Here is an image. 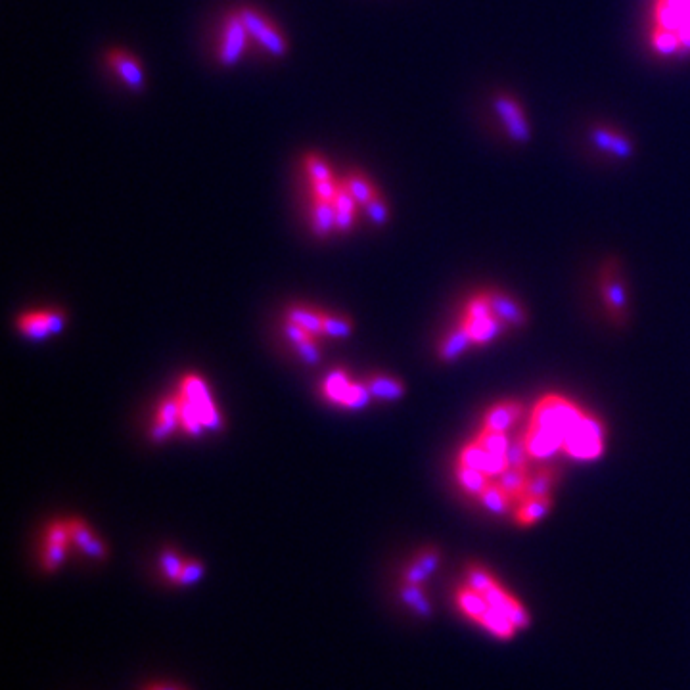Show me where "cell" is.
Instances as JSON below:
<instances>
[{
	"mask_svg": "<svg viewBox=\"0 0 690 690\" xmlns=\"http://www.w3.org/2000/svg\"><path fill=\"white\" fill-rule=\"evenodd\" d=\"M106 60L110 64V68L114 69L115 75L133 91H140L144 87V71L142 66L138 64L137 58H133L129 52L125 50H110L106 54Z\"/></svg>",
	"mask_w": 690,
	"mask_h": 690,
	"instance_id": "9a60e30c",
	"label": "cell"
},
{
	"mask_svg": "<svg viewBox=\"0 0 690 690\" xmlns=\"http://www.w3.org/2000/svg\"><path fill=\"white\" fill-rule=\"evenodd\" d=\"M472 340L466 332V328L462 324H457L455 328H451L441 342L437 344V359L441 363H455L459 361L460 357L472 347Z\"/></svg>",
	"mask_w": 690,
	"mask_h": 690,
	"instance_id": "ac0fdd59",
	"label": "cell"
},
{
	"mask_svg": "<svg viewBox=\"0 0 690 690\" xmlns=\"http://www.w3.org/2000/svg\"><path fill=\"white\" fill-rule=\"evenodd\" d=\"M606 451V424L597 414L587 413L566 437L562 453L575 462H593Z\"/></svg>",
	"mask_w": 690,
	"mask_h": 690,
	"instance_id": "7a4b0ae2",
	"label": "cell"
},
{
	"mask_svg": "<svg viewBox=\"0 0 690 690\" xmlns=\"http://www.w3.org/2000/svg\"><path fill=\"white\" fill-rule=\"evenodd\" d=\"M441 551L439 547H424L416 552L413 562L407 566V570L401 575L403 583H413V585H424V581L436 572L441 564Z\"/></svg>",
	"mask_w": 690,
	"mask_h": 690,
	"instance_id": "e0dca14e",
	"label": "cell"
},
{
	"mask_svg": "<svg viewBox=\"0 0 690 690\" xmlns=\"http://www.w3.org/2000/svg\"><path fill=\"white\" fill-rule=\"evenodd\" d=\"M334 211H336V230L340 232H347L355 225V217H357V200L349 194V190L345 188L342 181L338 186V192L334 196Z\"/></svg>",
	"mask_w": 690,
	"mask_h": 690,
	"instance_id": "7402d4cb",
	"label": "cell"
},
{
	"mask_svg": "<svg viewBox=\"0 0 690 690\" xmlns=\"http://www.w3.org/2000/svg\"><path fill=\"white\" fill-rule=\"evenodd\" d=\"M457 462L464 464V466H470V468H476V470H482L491 480H497L508 470L506 457H495V455L487 453L476 439H472L460 447Z\"/></svg>",
	"mask_w": 690,
	"mask_h": 690,
	"instance_id": "ba28073f",
	"label": "cell"
},
{
	"mask_svg": "<svg viewBox=\"0 0 690 690\" xmlns=\"http://www.w3.org/2000/svg\"><path fill=\"white\" fill-rule=\"evenodd\" d=\"M497 106V112L501 115L503 123L506 125V131L508 135L522 142V140H528L529 138V125L528 119H526V114H524V108L520 106V102L512 96H501L497 98L495 102Z\"/></svg>",
	"mask_w": 690,
	"mask_h": 690,
	"instance_id": "4fadbf2b",
	"label": "cell"
},
{
	"mask_svg": "<svg viewBox=\"0 0 690 690\" xmlns=\"http://www.w3.org/2000/svg\"><path fill=\"white\" fill-rule=\"evenodd\" d=\"M69 535H71V543L83 552L85 556L94 558V560H104L108 556V549L106 545L92 533V529L87 526L85 520L81 518H69L68 520Z\"/></svg>",
	"mask_w": 690,
	"mask_h": 690,
	"instance_id": "2e32d148",
	"label": "cell"
},
{
	"mask_svg": "<svg viewBox=\"0 0 690 690\" xmlns=\"http://www.w3.org/2000/svg\"><path fill=\"white\" fill-rule=\"evenodd\" d=\"M554 501L552 497H526L520 503L514 505L512 520L514 526L520 529H529L543 522L551 514Z\"/></svg>",
	"mask_w": 690,
	"mask_h": 690,
	"instance_id": "7c38bea8",
	"label": "cell"
},
{
	"mask_svg": "<svg viewBox=\"0 0 690 690\" xmlns=\"http://www.w3.org/2000/svg\"><path fill=\"white\" fill-rule=\"evenodd\" d=\"M485 290H487V296L491 301L493 315L505 322L508 328L522 330L524 326H528V311L518 299L512 298L508 292L501 290V288H485Z\"/></svg>",
	"mask_w": 690,
	"mask_h": 690,
	"instance_id": "9c48e42d",
	"label": "cell"
},
{
	"mask_svg": "<svg viewBox=\"0 0 690 690\" xmlns=\"http://www.w3.org/2000/svg\"><path fill=\"white\" fill-rule=\"evenodd\" d=\"M593 140L597 142L600 148H604V150H608V152H612V154H616V156L627 158V156H631V152H633V150H631V142H629L627 138L618 135V133H614V131L597 129V131L593 133Z\"/></svg>",
	"mask_w": 690,
	"mask_h": 690,
	"instance_id": "836d02e7",
	"label": "cell"
},
{
	"mask_svg": "<svg viewBox=\"0 0 690 690\" xmlns=\"http://www.w3.org/2000/svg\"><path fill=\"white\" fill-rule=\"evenodd\" d=\"M303 167H305V173H307L309 181L332 179L330 165L324 161V158L317 156V154H307V156L303 158Z\"/></svg>",
	"mask_w": 690,
	"mask_h": 690,
	"instance_id": "ab89813d",
	"label": "cell"
},
{
	"mask_svg": "<svg viewBox=\"0 0 690 690\" xmlns=\"http://www.w3.org/2000/svg\"><path fill=\"white\" fill-rule=\"evenodd\" d=\"M284 334L286 338L294 345L305 344V342H315L319 340V336H315L313 332L305 330L303 326H299L296 322L286 321L284 324Z\"/></svg>",
	"mask_w": 690,
	"mask_h": 690,
	"instance_id": "ee69618b",
	"label": "cell"
},
{
	"mask_svg": "<svg viewBox=\"0 0 690 690\" xmlns=\"http://www.w3.org/2000/svg\"><path fill=\"white\" fill-rule=\"evenodd\" d=\"M71 543V535H69L68 520H56L52 524H48L46 528V547L45 556H43V566L46 572H54L58 570L66 556H68V545Z\"/></svg>",
	"mask_w": 690,
	"mask_h": 690,
	"instance_id": "8fae6325",
	"label": "cell"
},
{
	"mask_svg": "<svg viewBox=\"0 0 690 690\" xmlns=\"http://www.w3.org/2000/svg\"><path fill=\"white\" fill-rule=\"evenodd\" d=\"M248 37H250V31L244 20L240 18L238 10L229 14L221 25V37H219V48H217L219 64L225 68L236 66L246 50Z\"/></svg>",
	"mask_w": 690,
	"mask_h": 690,
	"instance_id": "277c9868",
	"label": "cell"
},
{
	"mask_svg": "<svg viewBox=\"0 0 690 690\" xmlns=\"http://www.w3.org/2000/svg\"><path fill=\"white\" fill-rule=\"evenodd\" d=\"M16 326L29 340H48L64 330L66 315L64 311H58V309L27 311L18 317Z\"/></svg>",
	"mask_w": 690,
	"mask_h": 690,
	"instance_id": "8992f818",
	"label": "cell"
},
{
	"mask_svg": "<svg viewBox=\"0 0 690 690\" xmlns=\"http://www.w3.org/2000/svg\"><path fill=\"white\" fill-rule=\"evenodd\" d=\"M399 595L403 598V602L407 606L413 608L414 614L420 618H430L432 616V604L426 598V593L422 589V585H413V583H401Z\"/></svg>",
	"mask_w": 690,
	"mask_h": 690,
	"instance_id": "f1b7e54d",
	"label": "cell"
},
{
	"mask_svg": "<svg viewBox=\"0 0 690 690\" xmlns=\"http://www.w3.org/2000/svg\"><path fill=\"white\" fill-rule=\"evenodd\" d=\"M355 384V380H351L347 376L345 370H332L326 378H324V384H322V395L330 401V403H336L342 407V403L347 397V393L351 391Z\"/></svg>",
	"mask_w": 690,
	"mask_h": 690,
	"instance_id": "4316f807",
	"label": "cell"
},
{
	"mask_svg": "<svg viewBox=\"0 0 690 690\" xmlns=\"http://www.w3.org/2000/svg\"><path fill=\"white\" fill-rule=\"evenodd\" d=\"M522 416H524V405L520 401L503 399L485 409L480 428L493 430V432H510L520 422Z\"/></svg>",
	"mask_w": 690,
	"mask_h": 690,
	"instance_id": "30bf717a",
	"label": "cell"
},
{
	"mask_svg": "<svg viewBox=\"0 0 690 690\" xmlns=\"http://www.w3.org/2000/svg\"><path fill=\"white\" fill-rule=\"evenodd\" d=\"M353 334V322L345 317H336L322 311V336L326 338H349Z\"/></svg>",
	"mask_w": 690,
	"mask_h": 690,
	"instance_id": "8d00e7d4",
	"label": "cell"
},
{
	"mask_svg": "<svg viewBox=\"0 0 690 690\" xmlns=\"http://www.w3.org/2000/svg\"><path fill=\"white\" fill-rule=\"evenodd\" d=\"M529 470H522V468H508L503 476H499L495 482L499 483L506 493L510 495V499L514 503H520L522 499H526V491H528Z\"/></svg>",
	"mask_w": 690,
	"mask_h": 690,
	"instance_id": "83f0119b",
	"label": "cell"
},
{
	"mask_svg": "<svg viewBox=\"0 0 690 690\" xmlns=\"http://www.w3.org/2000/svg\"><path fill=\"white\" fill-rule=\"evenodd\" d=\"M365 384L372 399H378V401H399L405 395V384L397 378L384 376V374L370 376Z\"/></svg>",
	"mask_w": 690,
	"mask_h": 690,
	"instance_id": "603a6c76",
	"label": "cell"
},
{
	"mask_svg": "<svg viewBox=\"0 0 690 690\" xmlns=\"http://www.w3.org/2000/svg\"><path fill=\"white\" fill-rule=\"evenodd\" d=\"M299 359L307 365H317L321 361V353L317 347V340L315 342H305V344L296 345Z\"/></svg>",
	"mask_w": 690,
	"mask_h": 690,
	"instance_id": "f6af8a7d",
	"label": "cell"
},
{
	"mask_svg": "<svg viewBox=\"0 0 690 690\" xmlns=\"http://www.w3.org/2000/svg\"><path fill=\"white\" fill-rule=\"evenodd\" d=\"M142 690H184L181 689V687H177V685H148V687H144Z\"/></svg>",
	"mask_w": 690,
	"mask_h": 690,
	"instance_id": "bcb514c9",
	"label": "cell"
},
{
	"mask_svg": "<svg viewBox=\"0 0 690 690\" xmlns=\"http://www.w3.org/2000/svg\"><path fill=\"white\" fill-rule=\"evenodd\" d=\"M455 602L459 608L460 614L466 616L468 620L474 621L480 625L483 616L489 612L491 604L487 602V598L480 591L472 589L470 585H460L459 589L455 591Z\"/></svg>",
	"mask_w": 690,
	"mask_h": 690,
	"instance_id": "ffe728a7",
	"label": "cell"
},
{
	"mask_svg": "<svg viewBox=\"0 0 690 690\" xmlns=\"http://www.w3.org/2000/svg\"><path fill=\"white\" fill-rule=\"evenodd\" d=\"M489 315H493V309H491L487 290H480L464 301L462 319H480V317H489Z\"/></svg>",
	"mask_w": 690,
	"mask_h": 690,
	"instance_id": "e575fe53",
	"label": "cell"
},
{
	"mask_svg": "<svg viewBox=\"0 0 690 690\" xmlns=\"http://www.w3.org/2000/svg\"><path fill=\"white\" fill-rule=\"evenodd\" d=\"M455 480L459 483L460 489L464 495L478 499L482 495L483 489L493 482L485 472L464 466L460 462H455Z\"/></svg>",
	"mask_w": 690,
	"mask_h": 690,
	"instance_id": "44dd1931",
	"label": "cell"
},
{
	"mask_svg": "<svg viewBox=\"0 0 690 690\" xmlns=\"http://www.w3.org/2000/svg\"><path fill=\"white\" fill-rule=\"evenodd\" d=\"M342 184L349 190V194L357 200L359 206H367L368 202H370L374 196L380 194V192L374 188V184L370 183L367 177L361 175V173H349L347 177L342 179Z\"/></svg>",
	"mask_w": 690,
	"mask_h": 690,
	"instance_id": "f546056e",
	"label": "cell"
},
{
	"mask_svg": "<svg viewBox=\"0 0 690 690\" xmlns=\"http://www.w3.org/2000/svg\"><path fill=\"white\" fill-rule=\"evenodd\" d=\"M365 209H367L368 219H370L374 225H386V223H388V219H390V207H388L386 200H384L380 194L374 196V198L368 202L367 206H365Z\"/></svg>",
	"mask_w": 690,
	"mask_h": 690,
	"instance_id": "7bdbcfd3",
	"label": "cell"
},
{
	"mask_svg": "<svg viewBox=\"0 0 690 690\" xmlns=\"http://www.w3.org/2000/svg\"><path fill=\"white\" fill-rule=\"evenodd\" d=\"M177 426H181V418H179V399H177V395H175V397L163 399L160 405H158L156 422H154V426H152L150 437H152L156 443H161V441H165L167 437L175 432Z\"/></svg>",
	"mask_w": 690,
	"mask_h": 690,
	"instance_id": "d6986e66",
	"label": "cell"
},
{
	"mask_svg": "<svg viewBox=\"0 0 690 690\" xmlns=\"http://www.w3.org/2000/svg\"><path fill=\"white\" fill-rule=\"evenodd\" d=\"M506 460H508V468H522V470H528L531 455H529L524 434H520V436L512 439L510 449H508V453H506Z\"/></svg>",
	"mask_w": 690,
	"mask_h": 690,
	"instance_id": "74e56055",
	"label": "cell"
},
{
	"mask_svg": "<svg viewBox=\"0 0 690 690\" xmlns=\"http://www.w3.org/2000/svg\"><path fill=\"white\" fill-rule=\"evenodd\" d=\"M183 566L184 560L181 558V554H179V552L173 551V549H165V551L161 552V574H163V577H165L167 581H171L173 585H175L177 577H179V574H181Z\"/></svg>",
	"mask_w": 690,
	"mask_h": 690,
	"instance_id": "f35d334b",
	"label": "cell"
},
{
	"mask_svg": "<svg viewBox=\"0 0 690 690\" xmlns=\"http://www.w3.org/2000/svg\"><path fill=\"white\" fill-rule=\"evenodd\" d=\"M179 399V418H181V426L188 436H200L206 428L204 422L200 418L198 409L192 405V401L188 397H184L183 393H177Z\"/></svg>",
	"mask_w": 690,
	"mask_h": 690,
	"instance_id": "4dcf8cb0",
	"label": "cell"
},
{
	"mask_svg": "<svg viewBox=\"0 0 690 690\" xmlns=\"http://www.w3.org/2000/svg\"><path fill=\"white\" fill-rule=\"evenodd\" d=\"M560 482V472L552 466H541L529 474L526 497H552V491Z\"/></svg>",
	"mask_w": 690,
	"mask_h": 690,
	"instance_id": "d4e9b609",
	"label": "cell"
},
{
	"mask_svg": "<svg viewBox=\"0 0 690 690\" xmlns=\"http://www.w3.org/2000/svg\"><path fill=\"white\" fill-rule=\"evenodd\" d=\"M646 43L658 58L690 56V0H650Z\"/></svg>",
	"mask_w": 690,
	"mask_h": 690,
	"instance_id": "6da1fadb",
	"label": "cell"
},
{
	"mask_svg": "<svg viewBox=\"0 0 690 690\" xmlns=\"http://www.w3.org/2000/svg\"><path fill=\"white\" fill-rule=\"evenodd\" d=\"M311 183V200H324V202H334V196L338 192L340 181L324 179V181H309Z\"/></svg>",
	"mask_w": 690,
	"mask_h": 690,
	"instance_id": "b9f144b4",
	"label": "cell"
},
{
	"mask_svg": "<svg viewBox=\"0 0 690 690\" xmlns=\"http://www.w3.org/2000/svg\"><path fill=\"white\" fill-rule=\"evenodd\" d=\"M480 503H482L483 508L495 516H506V514H512L514 510V501L510 499V495L506 493L505 489L499 485V483L493 482L489 483L485 489L482 491V495L478 497Z\"/></svg>",
	"mask_w": 690,
	"mask_h": 690,
	"instance_id": "cb8c5ba5",
	"label": "cell"
},
{
	"mask_svg": "<svg viewBox=\"0 0 690 690\" xmlns=\"http://www.w3.org/2000/svg\"><path fill=\"white\" fill-rule=\"evenodd\" d=\"M598 288H600V301L604 307V313L608 321L614 326H623L629 319V298L627 288L623 280L620 261L606 259L598 273Z\"/></svg>",
	"mask_w": 690,
	"mask_h": 690,
	"instance_id": "3957f363",
	"label": "cell"
},
{
	"mask_svg": "<svg viewBox=\"0 0 690 690\" xmlns=\"http://www.w3.org/2000/svg\"><path fill=\"white\" fill-rule=\"evenodd\" d=\"M311 225L315 236L319 238H326L332 230H336L334 204L324 200H311Z\"/></svg>",
	"mask_w": 690,
	"mask_h": 690,
	"instance_id": "484cf974",
	"label": "cell"
},
{
	"mask_svg": "<svg viewBox=\"0 0 690 690\" xmlns=\"http://www.w3.org/2000/svg\"><path fill=\"white\" fill-rule=\"evenodd\" d=\"M204 572H206V568H204V564H202V562H198V560H194V558L184 560L183 570H181V574H179V577H177L175 585H179V587L194 585L196 581H200V579H202Z\"/></svg>",
	"mask_w": 690,
	"mask_h": 690,
	"instance_id": "60d3db41",
	"label": "cell"
},
{
	"mask_svg": "<svg viewBox=\"0 0 690 690\" xmlns=\"http://www.w3.org/2000/svg\"><path fill=\"white\" fill-rule=\"evenodd\" d=\"M474 439L482 445L483 449L495 457H506L512 439L508 436V432H493V430H483L474 436Z\"/></svg>",
	"mask_w": 690,
	"mask_h": 690,
	"instance_id": "d6a6232c",
	"label": "cell"
},
{
	"mask_svg": "<svg viewBox=\"0 0 690 690\" xmlns=\"http://www.w3.org/2000/svg\"><path fill=\"white\" fill-rule=\"evenodd\" d=\"M181 393H183L184 397H188L192 401V405L198 409L206 430L215 432V430H219L223 426L221 414H219L213 399H211V393L207 390L206 382L200 376L186 374L183 382H181Z\"/></svg>",
	"mask_w": 690,
	"mask_h": 690,
	"instance_id": "52a82bcc",
	"label": "cell"
},
{
	"mask_svg": "<svg viewBox=\"0 0 690 690\" xmlns=\"http://www.w3.org/2000/svg\"><path fill=\"white\" fill-rule=\"evenodd\" d=\"M495 581H499L495 575L491 574L482 564H468L464 570V583L470 585L472 589L485 593Z\"/></svg>",
	"mask_w": 690,
	"mask_h": 690,
	"instance_id": "d590c367",
	"label": "cell"
},
{
	"mask_svg": "<svg viewBox=\"0 0 690 690\" xmlns=\"http://www.w3.org/2000/svg\"><path fill=\"white\" fill-rule=\"evenodd\" d=\"M286 321L296 322L299 326H303L305 330H309L315 336L322 338V309L292 307V309H288Z\"/></svg>",
	"mask_w": 690,
	"mask_h": 690,
	"instance_id": "1f68e13d",
	"label": "cell"
},
{
	"mask_svg": "<svg viewBox=\"0 0 690 690\" xmlns=\"http://www.w3.org/2000/svg\"><path fill=\"white\" fill-rule=\"evenodd\" d=\"M238 14L246 23L250 37H253L269 54H273L276 58H282L288 52V43H286L284 35L259 10L250 8V6H242V8H238Z\"/></svg>",
	"mask_w": 690,
	"mask_h": 690,
	"instance_id": "5b68a950",
	"label": "cell"
},
{
	"mask_svg": "<svg viewBox=\"0 0 690 690\" xmlns=\"http://www.w3.org/2000/svg\"><path fill=\"white\" fill-rule=\"evenodd\" d=\"M460 324L466 328L472 344L476 347L493 344L495 340H499L505 334L506 330H510L505 322L495 315L480 317V319H462L460 317Z\"/></svg>",
	"mask_w": 690,
	"mask_h": 690,
	"instance_id": "5bb4252c",
	"label": "cell"
}]
</instances>
